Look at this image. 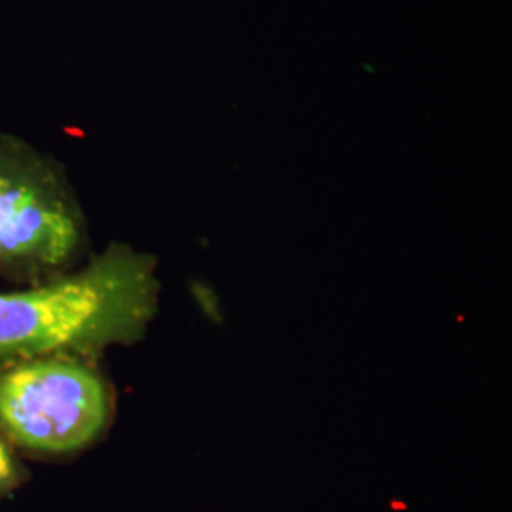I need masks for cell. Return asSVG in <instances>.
I'll list each match as a JSON object with an SVG mask.
<instances>
[{
  "mask_svg": "<svg viewBox=\"0 0 512 512\" xmlns=\"http://www.w3.org/2000/svg\"><path fill=\"white\" fill-rule=\"evenodd\" d=\"M112 416L109 382L86 359L50 355L0 368V433L23 450L80 452L105 435Z\"/></svg>",
  "mask_w": 512,
  "mask_h": 512,
  "instance_id": "obj_3",
  "label": "cell"
},
{
  "mask_svg": "<svg viewBox=\"0 0 512 512\" xmlns=\"http://www.w3.org/2000/svg\"><path fill=\"white\" fill-rule=\"evenodd\" d=\"M18 465L12 458V454L8 452L6 444L0 440V497L12 492L19 484Z\"/></svg>",
  "mask_w": 512,
  "mask_h": 512,
  "instance_id": "obj_4",
  "label": "cell"
},
{
  "mask_svg": "<svg viewBox=\"0 0 512 512\" xmlns=\"http://www.w3.org/2000/svg\"><path fill=\"white\" fill-rule=\"evenodd\" d=\"M86 245V219L63 169L0 133V274L37 285L69 272Z\"/></svg>",
  "mask_w": 512,
  "mask_h": 512,
  "instance_id": "obj_2",
  "label": "cell"
},
{
  "mask_svg": "<svg viewBox=\"0 0 512 512\" xmlns=\"http://www.w3.org/2000/svg\"><path fill=\"white\" fill-rule=\"evenodd\" d=\"M156 306V260L114 243L76 272L0 293V368L50 355L92 361L139 340Z\"/></svg>",
  "mask_w": 512,
  "mask_h": 512,
  "instance_id": "obj_1",
  "label": "cell"
}]
</instances>
